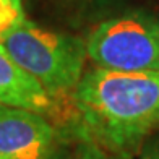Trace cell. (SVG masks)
Returning <instances> with one entry per match:
<instances>
[{"label": "cell", "mask_w": 159, "mask_h": 159, "mask_svg": "<svg viewBox=\"0 0 159 159\" xmlns=\"http://www.w3.org/2000/svg\"><path fill=\"white\" fill-rule=\"evenodd\" d=\"M84 140L128 154L159 128V71L128 73L94 67L73 93Z\"/></svg>", "instance_id": "obj_1"}, {"label": "cell", "mask_w": 159, "mask_h": 159, "mask_svg": "<svg viewBox=\"0 0 159 159\" xmlns=\"http://www.w3.org/2000/svg\"><path fill=\"white\" fill-rule=\"evenodd\" d=\"M0 46L52 99L73 94L84 73L86 41L46 30L30 20L0 34Z\"/></svg>", "instance_id": "obj_2"}, {"label": "cell", "mask_w": 159, "mask_h": 159, "mask_svg": "<svg viewBox=\"0 0 159 159\" xmlns=\"http://www.w3.org/2000/svg\"><path fill=\"white\" fill-rule=\"evenodd\" d=\"M86 52L104 70L159 71V18L141 10L111 16L89 33Z\"/></svg>", "instance_id": "obj_3"}, {"label": "cell", "mask_w": 159, "mask_h": 159, "mask_svg": "<svg viewBox=\"0 0 159 159\" xmlns=\"http://www.w3.org/2000/svg\"><path fill=\"white\" fill-rule=\"evenodd\" d=\"M57 133L42 114L0 104V159H54Z\"/></svg>", "instance_id": "obj_4"}, {"label": "cell", "mask_w": 159, "mask_h": 159, "mask_svg": "<svg viewBox=\"0 0 159 159\" xmlns=\"http://www.w3.org/2000/svg\"><path fill=\"white\" fill-rule=\"evenodd\" d=\"M0 104L44 114L52 111L54 99L26 73L0 46Z\"/></svg>", "instance_id": "obj_5"}, {"label": "cell", "mask_w": 159, "mask_h": 159, "mask_svg": "<svg viewBox=\"0 0 159 159\" xmlns=\"http://www.w3.org/2000/svg\"><path fill=\"white\" fill-rule=\"evenodd\" d=\"M26 20L21 0H0V34Z\"/></svg>", "instance_id": "obj_6"}, {"label": "cell", "mask_w": 159, "mask_h": 159, "mask_svg": "<svg viewBox=\"0 0 159 159\" xmlns=\"http://www.w3.org/2000/svg\"><path fill=\"white\" fill-rule=\"evenodd\" d=\"M71 159H111V156L107 154L104 151V148H101L99 144L86 140L81 146L76 149L75 156Z\"/></svg>", "instance_id": "obj_7"}, {"label": "cell", "mask_w": 159, "mask_h": 159, "mask_svg": "<svg viewBox=\"0 0 159 159\" xmlns=\"http://www.w3.org/2000/svg\"><path fill=\"white\" fill-rule=\"evenodd\" d=\"M141 159H159V144H153V146H148L146 151L143 153Z\"/></svg>", "instance_id": "obj_8"}, {"label": "cell", "mask_w": 159, "mask_h": 159, "mask_svg": "<svg viewBox=\"0 0 159 159\" xmlns=\"http://www.w3.org/2000/svg\"><path fill=\"white\" fill-rule=\"evenodd\" d=\"M76 2H84V3H93V2H101V0H76Z\"/></svg>", "instance_id": "obj_9"}]
</instances>
